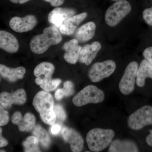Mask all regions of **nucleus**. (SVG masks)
<instances>
[{
	"mask_svg": "<svg viewBox=\"0 0 152 152\" xmlns=\"http://www.w3.org/2000/svg\"><path fill=\"white\" fill-rule=\"evenodd\" d=\"M33 105L45 124L50 126L55 124L56 117L54 110V102L50 93L45 91L37 93L33 99Z\"/></svg>",
	"mask_w": 152,
	"mask_h": 152,
	"instance_id": "f257e3e1",
	"label": "nucleus"
},
{
	"mask_svg": "<svg viewBox=\"0 0 152 152\" xmlns=\"http://www.w3.org/2000/svg\"><path fill=\"white\" fill-rule=\"evenodd\" d=\"M62 37L56 28L49 26L43 30L41 34L34 36L31 40L30 46L33 53L41 54L45 53L51 46L61 42Z\"/></svg>",
	"mask_w": 152,
	"mask_h": 152,
	"instance_id": "f03ea898",
	"label": "nucleus"
},
{
	"mask_svg": "<svg viewBox=\"0 0 152 152\" xmlns=\"http://www.w3.org/2000/svg\"><path fill=\"white\" fill-rule=\"evenodd\" d=\"M54 71V66L47 62L40 63L35 68L34 74L36 77V83L44 91H54L61 83L59 79H52Z\"/></svg>",
	"mask_w": 152,
	"mask_h": 152,
	"instance_id": "7ed1b4c3",
	"label": "nucleus"
},
{
	"mask_svg": "<svg viewBox=\"0 0 152 152\" xmlns=\"http://www.w3.org/2000/svg\"><path fill=\"white\" fill-rule=\"evenodd\" d=\"M115 136L113 130L94 128L87 134L86 141L91 151L101 152L110 145Z\"/></svg>",
	"mask_w": 152,
	"mask_h": 152,
	"instance_id": "20e7f679",
	"label": "nucleus"
},
{
	"mask_svg": "<svg viewBox=\"0 0 152 152\" xmlns=\"http://www.w3.org/2000/svg\"><path fill=\"white\" fill-rule=\"evenodd\" d=\"M104 99V93L102 90L94 85H89L74 97L72 102L75 105L80 107L89 104L100 103Z\"/></svg>",
	"mask_w": 152,
	"mask_h": 152,
	"instance_id": "39448f33",
	"label": "nucleus"
},
{
	"mask_svg": "<svg viewBox=\"0 0 152 152\" xmlns=\"http://www.w3.org/2000/svg\"><path fill=\"white\" fill-rule=\"evenodd\" d=\"M130 4L125 0L117 1L106 11L105 20L108 26L115 27L130 12Z\"/></svg>",
	"mask_w": 152,
	"mask_h": 152,
	"instance_id": "423d86ee",
	"label": "nucleus"
},
{
	"mask_svg": "<svg viewBox=\"0 0 152 152\" xmlns=\"http://www.w3.org/2000/svg\"><path fill=\"white\" fill-rule=\"evenodd\" d=\"M127 124L131 129L136 131L152 125V106H143L131 114L128 118Z\"/></svg>",
	"mask_w": 152,
	"mask_h": 152,
	"instance_id": "0eeeda50",
	"label": "nucleus"
},
{
	"mask_svg": "<svg viewBox=\"0 0 152 152\" xmlns=\"http://www.w3.org/2000/svg\"><path fill=\"white\" fill-rule=\"evenodd\" d=\"M116 67L115 63L111 60L96 63L89 71L88 77L91 81L98 83L111 75Z\"/></svg>",
	"mask_w": 152,
	"mask_h": 152,
	"instance_id": "6e6552de",
	"label": "nucleus"
},
{
	"mask_svg": "<svg viewBox=\"0 0 152 152\" xmlns=\"http://www.w3.org/2000/svg\"><path fill=\"white\" fill-rule=\"evenodd\" d=\"M138 66L137 62L132 61L125 69L119 84V88L123 94H130L134 90Z\"/></svg>",
	"mask_w": 152,
	"mask_h": 152,
	"instance_id": "1a4fd4ad",
	"label": "nucleus"
},
{
	"mask_svg": "<svg viewBox=\"0 0 152 152\" xmlns=\"http://www.w3.org/2000/svg\"><path fill=\"white\" fill-rule=\"evenodd\" d=\"M26 100V94L23 89H19L12 93L3 92L0 94V103L7 109L10 108L13 104H24Z\"/></svg>",
	"mask_w": 152,
	"mask_h": 152,
	"instance_id": "9d476101",
	"label": "nucleus"
},
{
	"mask_svg": "<svg viewBox=\"0 0 152 152\" xmlns=\"http://www.w3.org/2000/svg\"><path fill=\"white\" fill-rule=\"evenodd\" d=\"M37 23L36 17L33 15H28L24 18L14 17L11 19L9 25L15 31L22 33L32 30Z\"/></svg>",
	"mask_w": 152,
	"mask_h": 152,
	"instance_id": "9b49d317",
	"label": "nucleus"
},
{
	"mask_svg": "<svg viewBox=\"0 0 152 152\" xmlns=\"http://www.w3.org/2000/svg\"><path fill=\"white\" fill-rule=\"evenodd\" d=\"M61 133L64 140L69 144L72 151H82L84 147V140L78 132L72 128L65 127Z\"/></svg>",
	"mask_w": 152,
	"mask_h": 152,
	"instance_id": "f8f14e48",
	"label": "nucleus"
},
{
	"mask_svg": "<svg viewBox=\"0 0 152 152\" xmlns=\"http://www.w3.org/2000/svg\"><path fill=\"white\" fill-rule=\"evenodd\" d=\"M12 122L18 126L20 132H29L35 126L36 119L31 113H26L23 117L20 112H16L12 116Z\"/></svg>",
	"mask_w": 152,
	"mask_h": 152,
	"instance_id": "ddd939ff",
	"label": "nucleus"
},
{
	"mask_svg": "<svg viewBox=\"0 0 152 152\" xmlns=\"http://www.w3.org/2000/svg\"><path fill=\"white\" fill-rule=\"evenodd\" d=\"M101 48V44L96 41L82 47L79 55V62L85 64L86 65H89L96 58Z\"/></svg>",
	"mask_w": 152,
	"mask_h": 152,
	"instance_id": "4468645a",
	"label": "nucleus"
},
{
	"mask_svg": "<svg viewBox=\"0 0 152 152\" xmlns=\"http://www.w3.org/2000/svg\"><path fill=\"white\" fill-rule=\"evenodd\" d=\"M75 14V11L72 9L57 7L49 13V22L56 27L60 28L63 22Z\"/></svg>",
	"mask_w": 152,
	"mask_h": 152,
	"instance_id": "2eb2a0df",
	"label": "nucleus"
},
{
	"mask_svg": "<svg viewBox=\"0 0 152 152\" xmlns=\"http://www.w3.org/2000/svg\"><path fill=\"white\" fill-rule=\"evenodd\" d=\"M79 41L73 39L64 44L63 50L65 51L64 57L68 63L75 64L79 60V55L82 47L78 45Z\"/></svg>",
	"mask_w": 152,
	"mask_h": 152,
	"instance_id": "dca6fc26",
	"label": "nucleus"
},
{
	"mask_svg": "<svg viewBox=\"0 0 152 152\" xmlns=\"http://www.w3.org/2000/svg\"><path fill=\"white\" fill-rule=\"evenodd\" d=\"M87 16L86 12H83L67 19L60 27V32L63 34L71 35L75 31L78 26L87 18Z\"/></svg>",
	"mask_w": 152,
	"mask_h": 152,
	"instance_id": "f3484780",
	"label": "nucleus"
},
{
	"mask_svg": "<svg viewBox=\"0 0 152 152\" xmlns=\"http://www.w3.org/2000/svg\"><path fill=\"white\" fill-rule=\"evenodd\" d=\"M19 48L18 41L11 33L0 30V49L10 53H17Z\"/></svg>",
	"mask_w": 152,
	"mask_h": 152,
	"instance_id": "a211bd4d",
	"label": "nucleus"
},
{
	"mask_svg": "<svg viewBox=\"0 0 152 152\" xmlns=\"http://www.w3.org/2000/svg\"><path fill=\"white\" fill-rule=\"evenodd\" d=\"M26 69L24 67L16 68H10L0 64V75L8 81L14 83L24 77Z\"/></svg>",
	"mask_w": 152,
	"mask_h": 152,
	"instance_id": "6ab92c4d",
	"label": "nucleus"
},
{
	"mask_svg": "<svg viewBox=\"0 0 152 152\" xmlns=\"http://www.w3.org/2000/svg\"><path fill=\"white\" fill-rule=\"evenodd\" d=\"M152 79V66L146 60L143 59L138 66L136 79V84L140 88L145 86L147 78Z\"/></svg>",
	"mask_w": 152,
	"mask_h": 152,
	"instance_id": "aec40b11",
	"label": "nucleus"
},
{
	"mask_svg": "<svg viewBox=\"0 0 152 152\" xmlns=\"http://www.w3.org/2000/svg\"><path fill=\"white\" fill-rule=\"evenodd\" d=\"M137 144L129 140H116L112 142L108 152H139Z\"/></svg>",
	"mask_w": 152,
	"mask_h": 152,
	"instance_id": "412c9836",
	"label": "nucleus"
},
{
	"mask_svg": "<svg viewBox=\"0 0 152 152\" xmlns=\"http://www.w3.org/2000/svg\"><path fill=\"white\" fill-rule=\"evenodd\" d=\"M96 25L94 22H88L77 30L76 39L80 42H86L94 37L96 33Z\"/></svg>",
	"mask_w": 152,
	"mask_h": 152,
	"instance_id": "4be33fe9",
	"label": "nucleus"
},
{
	"mask_svg": "<svg viewBox=\"0 0 152 152\" xmlns=\"http://www.w3.org/2000/svg\"><path fill=\"white\" fill-rule=\"evenodd\" d=\"M33 136H35L39 142L45 148H48L51 144V139L46 130L39 125H35L32 130Z\"/></svg>",
	"mask_w": 152,
	"mask_h": 152,
	"instance_id": "5701e85b",
	"label": "nucleus"
},
{
	"mask_svg": "<svg viewBox=\"0 0 152 152\" xmlns=\"http://www.w3.org/2000/svg\"><path fill=\"white\" fill-rule=\"evenodd\" d=\"M39 142L35 136H31L28 137L23 143L24 148V152H41L39 146Z\"/></svg>",
	"mask_w": 152,
	"mask_h": 152,
	"instance_id": "b1692460",
	"label": "nucleus"
},
{
	"mask_svg": "<svg viewBox=\"0 0 152 152\" xmlns=\"http://www.w3.org/2000/svg\"><path fill=\"white\" fill-rule=\"evenodd\" d=\"M10 121L8 112L0 103V127L7 124Z\"/></svg>",
	"mask_w": 152,
	"mask_h": 152,
	"instance_id": "393cba45",
	"label": "nucleus"
},
{
	"mask_svg": "<svg viewBox=\"0 0 152 152\" xmlns=\"http://www.w3.org/2000/svg\"><path fill=\"white\" fill-rule=\"evenodd\" d=\"M56 117L58 119L61 121H65L66 118V114L62 106L60 104H56L54 107Z\"/></svg>",
	"mask_w": 152,
	"mask_h": 152,
	"instance_id": "a878e982",
	"label": "nucleus"
},
{
	"mask_svg": "<svg viewBox=\"0 0 152 152\" xmlns=\"http://www.w3.org/2000/svg\"><path fill=\"white\" fill-rule=\"evenodd\" d=\"M142 17L146 23L152 27V6L144 10L142 12Z\"/></svg>",
	"mask_w": 152,
	"mask_h": 152,
	"instance_id": "bb28decb",
	"label": "nucleus"
},
{
	"mask_svg": "<svg viewBox=\"0 0 152 152\" xmlns=\"http://www.w3.org/2000/svg\"><path fill=\"white\" fill-rule=\"evenodd\" d=\"M63 89L65 96H71L72 95L74 92L73 84L70 81H67L65 82Z\"/></svg>",
	"mask_w": 152,
	"mask_h": 152,
	"instance_id": "cd10ccee",
	"label": "nucleus"
},
{
	"mask_svg": "<svg viewBox=\"0 0 152 152\" xmlns=\"http://www.w3.org/2000/svg\"><path fill=\"white\" fill-rule=\"evenodd\" d=\"M143 56L144 58L152 66V46L148 47L145 49L143 52Z\"/></svg>",
	"mask_w": 152,
	"mask_h": 152,
	"instance_id": "c85d7f7f",
	"label": "nucleus"
},
{
	"mask_svg": "<svg viewBox=\"0 0 152 152\" xmlns=\"http://www.w3.org/2000/svg\"><path fill=\"white\" fill-rule=\"evenodd\" d=\"M65 96L64 90L63 88L58 89L57 90L55 94V98L57 100L62 99Z\"/></svg>",
	"mask_w": 152,
	"mask_h": 152,
	"instance_id": "c756f323",
	"label": "nucleus"
},
{
	"mask_svg": "<svg viewBox=\"0 0 152 152\" xmlns=\"http://www.w3.org/2000/svg\"><path fill=\"white\" fill-rule=\"evenodd\" d=\"M8 142L2 136V129L0 127V148L7 145Z\"/></svg>",
	"mask_w": 152,
	"mask_h": 152,
	"instance_id": "7c9ffc66",
	"label": "nucleus"
},
{
	"mask_svg": "<svg viewBox=\"0 0 152 152\" xmlns=\"http://www.w3.org/2000/svg\"><path fill=\"white\" fill-rule=\"evenodd\" d=\"M45 1L50 3L52 6L58 7L61 5L64 1V0H45Z\"/></svg>",
	"mask_w": 152,
	"mask_h": 152,
	"instance_id": "2f4dec72",
	"label": "nucleus"
},
{
	"mask_svg": "<svg viewBox=\"0 0 152 152\" xmlns=\"http://www.w3.org/2000/svg\"><path fill=\"white\" fill-rule=\"evenodd\" d=\"M61 127L58 124H54L51 128V132L53 135H56L60 132Z\"/></svg>",
	"mask_w": 152,
	"mask_h": 152,
	"instance_id": "473e14b6",
	"label": "nucleus"
},
{
	"mask_svg": "<svg viewBox=\"0 0 152 152\" xmlns=\"http://www.w3.org/2000/svg\"><path fill=\"white\" fill-rule=\"evenodd\" d=\"M150 134L147 136L146 142L150 146L152 147V130H149Z\"/></svg>",
	"mask_w": 152,
	"mask_h": 152,
	"instance_id": "72a5a7b5",
	"label": "nucleus"
},
{
	"mask_svg": "<svg viewBox=\"0 0 152 152\" xmlns=\"http://www.w3.org/2000/svg\"><path fill=\"white\" fill-rule=\"evenodd\" d=\"M10 1L14 4H23L26 2L30 0H10Z\"/></svg>",
	"mask_w": 152,
	"mask_h": 152,
	"instance_id": "f704fd0d",
	"label": "nucleus"
},
{
	"mask_svg": "<svg viewBox=\"0 0 152 152\" xmlns=\"http://www.w3.org/2000/svg\"><path fill=\"white\" fill-rule=\"evenodd\" d=\"M6 151H4V150H0V152H5Z\"/></svg>",
	"mask_w": 152,
	"mask_h": 152,
	"instance_id": "c9c22d12",
	"label": "nucleus"
},
{
	"mask_svg": "<svg viewBox=\"0 0 152 152\" xmlns=\"http://www.w3.org/2000/svg\"><path fill=\"white\" fill-rule=\"evenodd\" d=\"M112 1H121V0H112Z\"/></svg>",
	"mask_w": 152,
	"mask_h": 152,
	"instance_id": "e433bc0d",
	"label": "nucleus"
},
{
	"mask_svg": "<svg viewBox=\"0 0 152 152\" xmlns=\"http://www.w3.org/2000/svg\"><path fill=\"white\" fill-rule=\"evenodd\" d=\"M0 80H1V79H0Z\"/></svg>",
	"mask_w": 152,
	"mask_h": 152,
	"instance_id": "4c0bfd02",
	"label": "nucleus"
}]
</instances>
